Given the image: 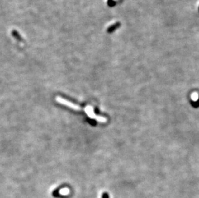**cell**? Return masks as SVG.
<instances>
[{
  "mask_svg": "<svg viewBox=\"0 0 199 198\" xmlns=\"http://www.w3.org/2000/svg\"><path fill=\"white\" fill-rule=\"evenodd\" d=\"M84 111H85V112H86L87 114L88 115V116L92 119L96 120L97 121L102 122V123H105V122H107V121L106 118L103 117H101V116H98V115L95 114L94 111H93V108L92 106H88L84 108Z\"/></svg>",
  "mask_w": 199,
  "mask_h": 198,
  "instance_id": "cell-1",
  "label": "cell"
},
{
  "mask_svg": "<svg viewBox=\"0 0 199 198\" xmlns=\"http://www.w3.org/2000/svg\"><path fill=\"white\" fill-rule=\"evenodd\" d=\"M56 100L58 101L59 103L60 104H62L64 105V106H68L74 110H78V111H79L81 109V108L78 106V105H75L74 104H73L72 102L67 100H65L64 99H63L62 97H58L56 98Z\"/></svg>",
  "mask_w": 199,
  "mask_h": 198,
  "instance_id": "cell-2",
  "label": "cell"
},
{
  "mask_svg": "<svg viewBox=\"0 0 199 198\" xmlns=\"http://www.w3.org/2000/svg\"><path fill=\"white\" fill-rule=\"evenodd\" d=\"M11 34L13 36L14 38H15V39H16L17 41H20V42L23 41V37H21V35L20 34V33H19L17 30H12Z\"/></svg>",
  "mask_w": 199,
  "mask_h": 198,
  "instance_id": "cell-3",
  "label": "cell"
},
{
  "mask_svg": "<svg viewBox=\"0 0 199 198\" xmlns=\"http://www.w3.org/2000/svg\"><path fill=\"white\" fill-rule=\"evenodd\" d=\"M119 25H120L119 23H116V24H113V25H111V26L109 27V28L108 29V32H113V30H115L117 28H118V27L119 26Z\"/></svg>",
  "mask_w": 199,
  "mask_h": 198,
  "instance_id": "cell-4",
  "label": "cell"
},
{
  "mask_svg": "<svg viewBox=\"0 0 199 198\" xmlns=\"http://www.w3.org/2000/svg\"><path fill=\"white\" fill-rule=\"evenodd\" d=\"M192 99L193 100V101H197L198 98V94L197 93H193L192 95Z\"/></svg>",
  "mask_w": 199,
  "mask_h": 198,
  "instance_id": "cell-5",
  "label": "cell"
}]
</instances>
